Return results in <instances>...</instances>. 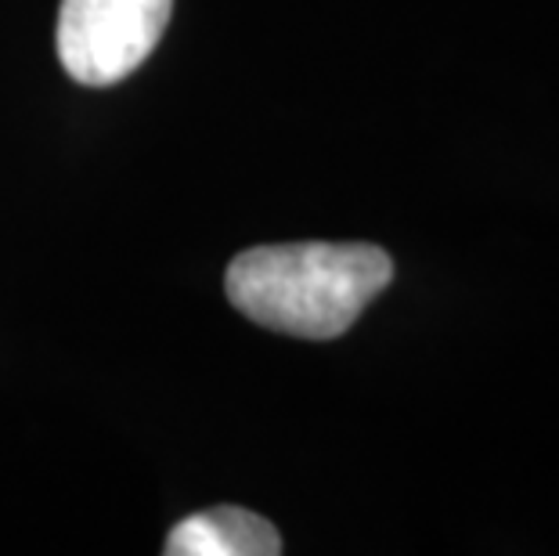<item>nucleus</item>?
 <instances>
[{
    "label": "nucleus",
    "mask_w": 559,
    "mask_h": 556,
    "mask_svg": "<svg viewBox=\"0 0 559 556\" xmlns=\"http://www.w3.org/2000/svg\"><path fill=\"white\" fill-rule=\"evenodd\" d=\"M394 279L372 242L253 246L228 264L224 289L249 322L300 340H336Z\"/></svg>",
    "instance_id": "f257e3e1"
},
{
    "label": "nucleus",
    "mask_w": 559,
    "mask_h": 556,
    "mask_svg": "<svg viewBox=\"0 0 559 556\" xmlns=\"http://www.w3.org/2000/svg\"><path fill=\"white\" fill-rule=\"evenodd\" d=\"M174 0H62L58 58L76 84L109 87L127 80L156 51Z\"/></svg>",
    "instance_id": "f03ea898"
},
{
    "label": "nucleus",
    "mask_w": 559,
    "mask_h": 556,
    "mask_svg": "<svg viewBox=\"0 0 559 556\" xmlns=\"http://www.w3.org/2000/svg\"><path fill=\"white\" fill-rule=\"evenodd\" d=\"M166 556H275L282 535L275 524L239 506L192 513L166 535Z\"/></svg>",
    "instance_id": "7ed1b4c3"
}]
</instances>
